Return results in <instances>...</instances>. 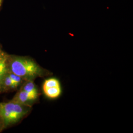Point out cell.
Returning a JSON list of instances; mask_svg holds the SVG:
<instances>
[{
    "instance_id": "obj_4",
    "label": "cell",
    "mask_w": 133,
    "mask_h": 133,
    "mask_svg": "<svg viewBox=\"0 0 133 133\" xmlns=\"http://www.w3.org/2000/svg\"><path fill=\"white\" fill-rule=\"evenodd\" d=\"M38 98L24 91L19 90L11 100L20 104L32 107Z\"/></svg>"
},
{
    "instance_id": "obj_2",
    "label": "cell",
    "mask_w": 133,
    "mask_h": 133,
    "mask_svg": "<svg viewBox=\"0 0 133 133\" xmlns=\"http://www.w3.org/2000/svg\"><path fill=\"white\" fill-rule=\"evenodd\" d=\"M32 107L17 103L12 100L0 102V119L4 129L17 123L31 111Z\"/></svg>"
},
{
    "instance_id": "obj_8",
    "label": "cell",
    "mask_w": 133,
    "mask_h": 133,
    "mask_svg": "<svg viewBox=\"0 0 133 133\" xmlns=\"http://www.w3.org/2000/svg\"><path fill=\"white\" fill-rule=\"evenodd\" d=\"M8 74H9V75L10 76V77L14 82V83L18 87L21 84H22L23 82H24V80L21 77L14 74V73L8 71Z\"/></svg>"
},
{
    "instance_id": "obj_9",
    "label": "cell",
    "mask_w": 133,
    "mask_h": 133,
    "mask_svg": "<svg viewBox=\"0 0 133 133\" xmlns=\"http://www.w3.org/2000/svg\"><path fill=\"white\" fill-rule=\"evenodd\" d=\"M4 129V128L3 124L1 119H0V132H1Z\"/></svg>"
},
{
    "instance_id": "obj_7",
    "label": "cell",
    "mask_w": 133,
    "mask_h": 133,
    "mask_svg": "<svg viewBox=\"0 0 133 133\" xmlns=\"http://www.w3.org/2000/svg\"><path fill=\"white\" fill-rule=\"evenodd\" d=\"M20 90L24 91L37 97L39 95L38 88L33 81H24Z\"/></svg>"
},
{
    "instance_id": "obj_11",
    "label": "cell",
    "mask_w": 133,
    "mask_h": 133,
    "mask_svg": "<svg viewBox=\"0 0 133 133\" xmlns=\"http://www.w3.org/2000/svg\"><path fill=\"white\" fill-rule=\"evenodd\" d=\"M1 50H2V46H1V44H0V51H1Z\"/></svg>"
},
{
    "instance_id": "obj_3",
    "label": "cell",
    "mask_w": 133,
    "mask_h": 133,
    "mask_svg": "<svg viewBox=\"0 0 133 133\" xmlns=\"http://www.w3.org/2000/svg\"><path fill=\"white\" fill-rule=\"evenodd\" d=\"M43 90L48 98L56 99L60 96L62 92L60 81L54 77L48 78L43 83Z\"/></svg>"
},
{
    "instance_id": "obj_6",
    "label": "cell",
    "mask_w": 133,
    "mask_h": 133,
    "mask_svg": "<svg viewBox=\"0 0 133 133\" xmlns=\"http://www.w3.org/2000/svg\"><path fill=\"white\" fill-rule=\"evenodd\" d=\"M17 87L18 86L14 83V82L10 77L8 72L1 82L0 85V93L15 90Z\"/></svg>"
},
{
    "instance_id": "obj_1",
    "label": "cell",
    "mask_w": 133,
    "mask_h": 133,
    "mask_svg": "<svg viewBox=\"0 0 133 133\" xmlns=\"http://www.w3.org/2000/svg\"><path fill=\"white\" fill-rule=\"evenodd\" d=\"M8 71L21 77L24 81H34L37 78L52 75L32 58L14 55H9Z\"/></svg>"
},
{
    "instance_id": "obj_5",
    "label": "cell",
    "mask_w": 133,
    "mask_h": 133,
    "mask_svg": "<svg viewBox=\"0 0 133 133\" xmlns=\"http://www.w3.org/2000/svg\"><path fill=\"white\" fill-rule=\"evenodd\" d=\"M9 55L3 50L0 51V85L4 77L8 72Z\"/></svg>"
},
{
    "instance_id": "obj_10",
    "label": "cell",
    "mask_w": 133,
    "mask_h": 133,
    "mask_svg": "<svg viewBox=\"0 0 133 133\" xmlns=\"http://www.w3.org/2000/svg\"><path fill=\"white\" fill-rule=\"evenodd\" d=\"M3 2H4V0H0V9L1 8V7H2V5H3Z\"/></svg>"
}]
</instances>
